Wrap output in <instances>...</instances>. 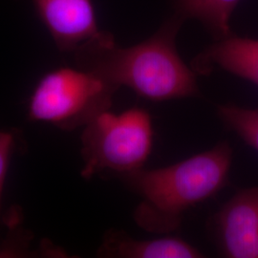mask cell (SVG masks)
<instances>
[{
    "label": "cell",
    "instance_id": "6da1fadb",
    "mask_svg": "<svg viewBox=\"0 0 258 258\" xmlns=\"http://www.w3.org/2000/svg\"><path fill=\"white\" fill-rule=\"evenodd\" d=\"M183 23L173 16L154 35L129 47L119 46L106 32L75 51L77 65L152 102L199 96L197 73L184 63L176 46Z\"/></svg>",
    "mask_w": 258,
    "mask_h": 258
},
{
    "label": "cell",
    "instance_id": "7a4b0ae2",
    "mask_svg": "<svg viewBox=\"0 0 258 258\" xmlns=\"http://www.w3.org/2000/svg\"><path fill=\"white\" fill-rule=\"evenodd\" d=\"M228 142L170 166L145 167L120 177L141 198L133 219L141 229L166 234L176 231L184 212L218 194L227 184L232 164Z\"/></svg>",
    "mask_w": 258,
    "mask_h": 258
},
{
    "label": "cell",
    "instance_id": "3957f363",
    "mask_svg": "<svg viewBox=\"0 0 258 258\" xmlns=\"http://www.w3.org/2000/svg\"><path fill=\"white\" fill-rule=\"evenodd\" d=\"M153 123L141 107L104 111L83 127L82 176L109 172L122 177L145 167L153 148Z\"/></svg>",
    "mask_w": 258,
    "mask_h": 258
},
{
    "label": "cell",
    "instance_id": "277c9868",
    "mask_svg": "<svg viewBox=\"0 0 258 258\" xmlns=\"http://www.w3.org/2000/svg\"><path fill=\"white\" fill-rule=\"evenodd\" d=\"M119 89L102 77L82 68H59L37 83L29 103V118L65 131L84 127L109 110Z\"/></svg>",
    "mask_w": 258,
    "mask_h": 258
},
{
    "label": "cell",
    "instance_id": "5b68a950",
    "mask_svg": "<svg viewBox=\"0 0 258 258\" xmlns=\"http://www.w3.org/2000/svg\"><path fill=\"white\" fill-rule=\"evenodd\" d=\"M218 248L227 258H258V186L244 188L215 217Z\"/></svg>",
    "mask_w": 258,
    "mask_h": 258
},
{
    "label": "cell",
    "instance_id": "8992f818",
    "mask_svg": "<svg viewBox=\"0 0 258 258\" xmlns=\"http://www.w3.org/2000/svg\"><path fill=\"white\" fill-rule=\"evenodd\" d=\"M62 52L74 53L80 47L102 37L91 0H31Z\"/></svg>",
    "mask_w": 258,
    "mask_h": 258
},
{
    "label": "cell",
    "instance_id": "52a82bcc",
    "mask_svg": "<svg viewBox=\"0 0 258 258\" xmlns=\"http://www.w3.org/2000/svg\"><path fill=\"white\" fill-rule=\"evenodd\" d=\"M191 67L197 75L222 69L258 86V39L233 34L216 39L194 57Z\"/></svg>",
    "mask_w": 258,
    "mask_h": 258
},
{
    "label": "cell",
    "instance_id": "ba28073f",
    "mask_svg": "<svg viewBox=\"0 0 258 258\" xmlns=\"http://www.w3.org/2000/svg\"><path fill=\"white\" fill-rule=\"evenodd\" d=\"M98 256L117 258H202L203 253L179 237L135 239L123 231L106 233Z\"/></svg>",
    "mask_w": 258,
    "mask_h": 258
},
{
    "label": "cell",
    "instance_id": "9c48e42d",
    "mask_svg": "<svg viewBox=\"0 0 258 258\" xmlns=\"http://www.w3.org/2000/svg\"><path fill=\"white\" fill-rule=\"evenodd\" d=\"M240 0H174L177 18L200 21L216 39L230 36L231 19Z\"/></svg>",
    "mask_w": 258,
    "mask_h": 258
},
{
    "label": "cell",
    "instance_id": "30bf717a",
    "mask_svg": "<svg viewBox=\"0 0 258 258\" xmlns=\"http://www.w3.org/2000/svg\"><path fill=\"white\" fill-rule=\"evenodd\" d=\"M217 115L222 122L258 152V108L221 104Z\"/></svg>",
    "mask_w": 258,
    "mask_h": 258
},
{
    "label": "cell",
    "instance_id": "8fae6325",
    "mask_svg": "<svg viewBox=\"0 0 258 258\" xmlns=\"http://www.w3.org/2000/svg\"><path fill=\"white\" fill-rule=\"evenodd\" d=\"M15 144L13 134L0 131V217H1V196L9 167L10 158Z\"/></svg>",
    "mask_w": 258,
    "mask_h": 258
}]
</instances>
